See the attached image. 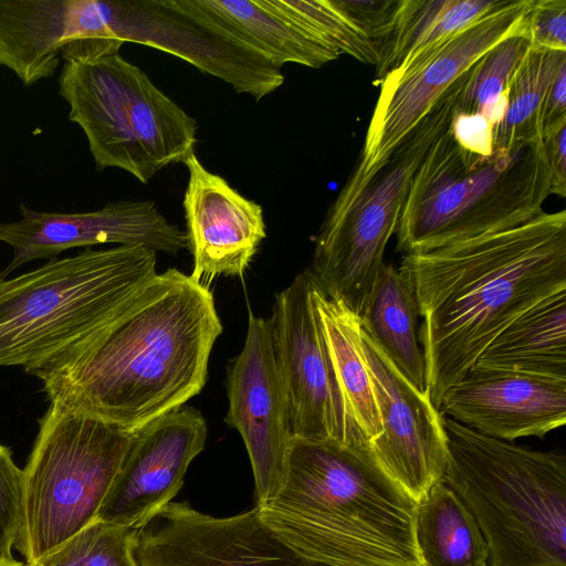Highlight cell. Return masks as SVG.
Masks as SVG:
<instances>
[{"label": "cell", "mask_w": 566, "mask_h": 566, "mask_svg": "<svg viewBox=\"0 0 566 566\" xmlns=\"http://www.w3.org/2000/svg\"><path fill=\"white\" fill-rule=\"evenodd\" d=\"M434 407L510 323L566 291V211L402 256Z\"/></svg>", "instance_id": "1"}, {"label": "cell", "mask_w": 566, "mask_h": 566, "mask_svg": "<svg viewBox=\"0 0 566 566\" xmlns=\"http://www.w3.org/2000/svg\"><path fill=\"white\" fill-rule=\"evenodd\" d=\"M221 332L210 289L170 268L99 342L39 379L50 402L135 432L202 390Z\"/></svg>", "instance_id": "2"}, {"label": "cell", "mask_w": 566, "mask_h": 566, "mask_svg": "<svg viewBox=\"0 0 566 566\" xmlns=\"http://www.w3.org/2000/svg\"><path fill=\"white\" fill-rule=\"evenodd\" d=\"M262 521L303 555L335 566H422L417 502L361 441L293 438L283 485Z\"/></svg>", "instance_id": "3"}, {"label": "cell", "mask_w": 566, "mask_h": 566, "mask_svg": "<svg viewBox=\"0 0 566 566\" xmlns=\"http://www.w3.org/2000/svg\"><path fill=\"white\" fill-rule=\"evenodd\" d=\"M156 264L142 245L86 248L0 279V367L39 378L86 352L135 306Z\"/></svg>", "instance_id": "4"}, {"label": "cell", "mask_w": 566, "mask_h": 566, "mask_svg": "<svg viewBox=\"0 0 566 566\" xmlns=\"http://www.w3.org/2000/svg\"><path fill=\"white\" fill-rule=\"evenodd\" d=\"M443 423L442 479L474 516L486 566H566V457Z\"/></svg>", "instance_id": "5"}, {"label": "cell", "mask_w": 566, "mask_h": 566, "mask_svg": "<svg viewBox=\"0 0 566 566\" xmlns=\"http://www.w3.org/2000/svg\"><path fill=\"white\" fill-rule=\"evenodd\" d=\"M551 196L544 140L484 156L463 148L449 126L416 171L396 231L397 250L426 253L521 226Z\"/></svg>", "instance_id": "6"}, {"label": "cell", "mask_w": 566, "mask_h": 566, "mask_svg": "<svg viewBox=\"0 0 566 566\" xmlns=\"http://www.w3.org/2000/svg\"><path fill=\"white\" fill-rule=\"evenodd\" d=\"M463 73L400 140L387 161L368 176L353 169L331 205L305 270L328 298L361 315L385 265L410 182L429 149L452 119Z\"/></svg>", "instance_id": "7"}, {"label": "cell", "mask_w": 566, "mask_h": 566, "mask_svg": "<svg viewBox=\"0 0 566 566\" xmlns=\"http://www.w3.org/2000/svg\"><path fill=\"white\" fill-rule=\"evenodd\" d=\"M59 93L98 170L119 168L147 184L195 153V118L119 53L64 63Z\"/></svg>", "instance_id": "8"}, {"label": "cell", "mask_w": 566, "mask_h": 566, "mask_svg": "<svg viewBox=\"0 0 566 566\" xmlns=\"http://www.w3.org/2000/svg\"><path fill=\"white\" fill-rule=\"evenodd\" d=\"M134 433L50 402L22 469L15 547L27 564L96 520Z\"/></svg>", "instance_id": "9"}, {"label": "cell", "mask_w": 566, "mask_h": 566, "mask_svg": "<svg viewBox=\"0 0 566 566\" xmlns=\"http://www.w3.org/2000/svg\"><path fill=\"white\" fill-rule=\"evenodd\" d=\"M532 0L505 4L422 51L380 82V92L354 170L379 169L400 140L483 54L526 24Z\"/></svg>", "instance_id": "10"}, {"label": "cell", "mask_w": 566, "mask_h": 566, "mask_svg": "<svg viewBox=\"0 0 566 566\" xmlns=\"http://www.w3.org/2000/svg\"><path fill=\"white\" fill-rule=\"evenodd\" d=\"M304 271L275 295L269 318L293 438L359 440L346 417ZM364 442V441H361Z\"/></svg>", "instance_id": "11"}, {"label": "cell", "mask_w": 566, "mask_h": 566, "mask_svg": "<svg viewBox=\"0 0 566 566\" xmlns=\"http://www.w3.org/2000/svg\"><path fill=\"white\" fill-rule=\"evenodd\" d=\"M139 566H335L282 539L254 509L229 517L169 503L139 528Z\"/></svg>", "instance_id": "12"}, {"label": "cell", "mask_w": 566, "mask_h": 566, "mask_svg": "<svg viewBox=\"0 0 566 566\" xmlns=\"http://www.w3.org/2000/svg\"><path fill=\"white\" fill-rule=\"evenodd\" d=\"M226 422L240 433L253 471L256 506L283 485L293 439L290 408L269 319L249 313L242 350L227 365Z\"/></svg>", "instance_id": "13"}, {"label": "cell", "mask_w": 566, "mask_h": 566, "mask_svg": "<svg viewBox=\"0 0 566 566\" xmlns=\"http://www.w3.org/2000/svg\"><path fill=\"white\" fill-rule=\"evenodd\" d=\"M109 1L0 0V65L30 86L63 59L88 62L118 53Z\"/></svg>", "instance_id": "14"}, {"label": "cell", "mask_w": 566, "mask_h": 566, "mask_svg": "<svg viewBox=\"0 0 566 566\" xmlns=\"http://www.w3.org/2000/svg\"><path fill=\"white\" fill-rule=\"evenodd\" d=\"M111 24L123 42L174 54L256 101L284 82L281 69L229 39L184 0L109 1Z\"/></svg>", "instance_id": "15"}, {"label": "cell", "mask_w": 566, "mask_h": 566, "mask_svg": "<svg viewBox=\"0 0 566 566\" xmlns=\"http://www.w3.org/2000/svg\"><path fill=\"white\" fill-rule=\"evenodd\" d=\"M361 348L380 412L381 434L369 444L380 468L417 503L448 464L442 413L429 390L416 389L359 323Z\"/></svg>", "instance_id": "16"}, {"label": "cell", "mask_w": 566, "mask_h": 566, "mask_svg": "<svg viewBox=\"0 0 566 566\" xmlns=\"http://www.w3.org/2000/svg\"><path fill=\"white\" fill-rule=\"evenodd\" d=\"M207 437L205 417L187 405L135 431L96 520L137 530L147 525L181 489Z\"/></svg>", "instance_id": "17"}, {"label": "cell", "mask_w": 566, "mask_h": 566, "mask_svg": "<svg viewBox=\"0 0 566 566\" xmlns=\"http://www.w3.org/2000/svg\"><path fill=\"white\" fill-rule=\"evenodd\" d=\"M20 213V220L0 223V241L13 249L0 279L27 262L55 259L73 248L115 243L177 254L188 247L186 232L167 221L154 201H116L86 212H43L21 205Z\"/></svg>", "instance_id": "18"}, {"label": "cell", "mask_w": 566, "mask_h": 566, "mask_svg": "<svg viewBox=\"0 0 566 566\" xmlns=\"http://www.w3.org/2000/svg\"><path fill=\"white\" fill-rule=\"evenodd\" d=\"M439 411L499 440L542 438L566 422V379L473 366L447 390Z\"/></svg>", "instance_id": "19"}, {"label": "cell", "mask_w": 566, "mask_h": 566, "mask_svg": "<svg viewBox=\"0 0 566 566\" xmlns=\"http://www.w3.org/2000/svg\"><path fill=\"white\" fill-rule=\"evenodd\" d=\"M186 235L193 259L190 274L202 281L216 275L242 276L265 239L263 209L209 171L195 153L184 161Z\"/></svg>", "instance_id": "20"}, {"label": "cell", "mask_w": 566, "mask_h": 566, "mask_svg": "<svg viewBox=\"0 0 566 566\" xmlns=\"http://www.w3.org/2000/svg\"><path fill=\"white\" fill-rule=\"evenodd\" d=\"M229 39L282 67L296 63L321 67L340 54L275 10L269 0H184Z\"/></svg>", "instance_id": "21"}, {"label": "cell", "mask_w": 566, "mask_h": 566, "mask_svg": "<svg viewBox=\"0 0 566 566\" xmlns=\"http://www.w3.org/2000/svg\"><path fill=\"white\" fill-rule=\"evenodd\" d=\"M312 301L346 417L368 446L382 431L371 377L361 348L359 317L313 283Z\"/></svg>", "instance_id": "22"}, {"label": "cell", "mask_w": 566, "mask_h": 566, "mask_svg": "<svg viewBox=\"0 0 566 566\" xmlns=\"http://www.w3.org/2000/svg\"><path fill=\"white\" fill-rule=\"evenodd\" d=\"M473 366L566 379V291L510 323Z\"/></svg>", "instance_id": "23"}, {"label": "cell", "mask_w": 566, "mask_h": 566, "mask_svg": "<svg viewBox=\"0 0 566 566\" xmlns=\"http://www.w3.org/2000/svg\"><path fill=\"white\" fill-rule=\"evenodd\" d=\"M419 312L412 290L391 263H385L359 323L395 368L419 391H428L426 363L418 338Z\"/></svg>", "instance_id": "24"}, {"label": "cell", "mask_w": 566, "mask_h": 566, "mask_svg": "<svg viewBox=\"0 0 566 566\" xmlns=\"http://www.w3.org/2000/svg\"><path fill=\"white\" fill-rule=\"evenodd\" d=\"M507 0H400L395 25L378 46V83L422 51L505 4Z\"/></svg>", "instance_id": "25"}, {"label": "cell", "mask_w": 566, "mask_h": 566, "mask_svg": "<svg viewBox=\"0 0 566 566\" xmlns=\"http://www.w3.org/2000/svg\"><path fill=\"white\" fill-rule=\"evenodd\" d=\"M416 541L422 566L488 564V546L474 516L443 479L417 503Z\"/></svg>", "instance_id": "26"}, {"label": "cell", "mask_w": 566, "mask_h": 566, "mask_svg": "<svg viewBox=\"0 0 566 566\" xmlns=\"http://www.w3.org/2000/svg\"><path fill=\"white\" fill-rule=\"evenodd\" d=\"M566 52L530 45L509 91L506 111L493 127V147L512 149L543 139L542 114L548 87Z\"/></svg>", "instance_id": "27"}, {"label": "cell", "mask_w": 566, "mask_h": 566, "mask_svg": "<svg viewBox=\"0 0 566 566\" xmlns=\"http://www.w3.org/2000/svg\"><path fill=\"white\" fill-rule=\"evenodd\" d=\"M530 48L526 24L483 54L465 74L457 109L481 115L494 127L502 119L512 78Z\"/></svg>", "instance_id": "28"}, {"label": "cell", "mask_w": 566, "mask_h": 566, "mask_svg": "<svg viewBox=\"0 0 566 566\" xmlns=\"http://www.w3.org/2000/svg\"><path fill=\"white\" fill-rule=\"evenodd\" d=\"M269 3L339 54L377 64L376 44L335 0H269Z\"/></svg>", "instance_id": "29"}, {"label": "cell", "mask_w": 566, "mask_h": 566, "mask_svg": "<svg viewBox=\"0 0 566 566\" xmlns=\"http://www.w3.org/2000/svg\"><path fill=\"white\" fill-rule=\"evenodd\" d=\"M139 530L93 521L29 566H139Z\"/></svg>", "instance_id": "30"}, {"label": "cell", "mask_w": 566, "mask_h": 566, "mask_svg": "<svg viewBox=\"0 0 566 566\" xmlns=\"http://www.w3.org/2000/svg\"><path fill=\"white\" fill-rule=\"evenodd\" d=\"M22 511V469L10 448L0 443V559L12 557Z\"/></svg>", "instance_id": "31"}, {"label": "cell", "mask_w": 566, "mask_h": 566, "mask_svg": "<svg viewBox=\"0 0 566 566\" xmlns=\"http://www.w3.org/2000/svg\"><path fill=\"white\" fill-rule=\"evenodd\" d=\"M527 35L533 48L566 52V0H532Z\"/></svg>", "instance_id": "32"}, {"label": "cell", "mask_w": 566, "mask_h": 566, "mask_svg": "<svg viewBox=\"0 0 566 566\" xmlns=\"http://www.w3.org/2000/svg\"><path fill=\"white\" fill-rule=\"evenodd\" d=\"M340 9L378 46L391 33L400 0H335Z\"/></svg>", "instance_id": "33"}, {"label": "cell", "mask_w": 566, "mask_h": 566, "mask_svg": "<svg viewBox=\"0 0 566 566\" xmlns=\"http://www.w3.org/2000/svg\"><path fill=\"white\" fill-rule=\"evenodd\" d=\"M450 128L463 148L484 156L493 153V126L483 116L464 114L455 107Z\"/></svg>", "instance_id": "34"}, {"label": "cell", "mask_w": 566, "mask_h": 566, "mask_svg": "<svg viewBox=\"0 0 566 566\" xmlns=\"http://www.w3.org/2000/svg\"><path fill=\"white\" fill-rule=\"evenodd\" d=\"M551 170V195L566 196V123L543 136Z\"/></svg>", "instance_id": "35"}, {"label": "cell", "mask_w": 566, "mask_h": 566, "mask_svg": "<svg viewBox=\"0 0 566 566\" xmlns=\"http://www.w3.org/2000/svg\"><path fill=\"white\" fill-rule=\"evenodd\" d=\"M566 123V63L555 74L544 103L542 114L543 136Z\"/></svg>", "instance_id": "36"}, {"label": "cell", "mask_w": 566, "mask_h": 566, "mask_svg": "<svg viewBox=\"0 0 566 566\" xmlns=\"http://www.w3.org/2000/svg\"><path fill=\"white\" fill-rule=\"evenodd\" d=\"M0 566H29L27 563L15 560L13 557L1 558Z\"/></svg>", "instance_id": "37"}]
</instances>
